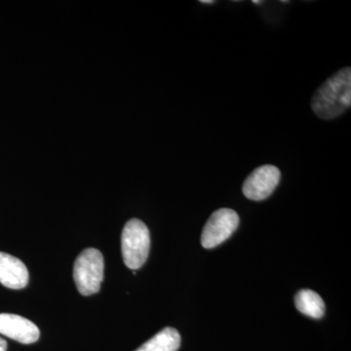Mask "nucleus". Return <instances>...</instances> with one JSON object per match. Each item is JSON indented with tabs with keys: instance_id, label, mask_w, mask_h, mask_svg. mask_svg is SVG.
Instances as JSON below:
<instances>
[{
	"instance_id": "f257e3e1",
	"label": "nucleus",
	"mask_w": 351,
	"mask_h": 351,
	"mask_svg": "<svg viewBox=\"0 0 351 351\" xmlns=\"http://www.w3.org/2000/svg\"><path fill=\"white\" fill-rule=\"evenodd\" d=\"M351 106V69L337 71L313 95L311 108L321 119H336Z\"/></svg>"
},
{
	"instance_id": "6e6552de",
	"label": "nucleus",
	"mask_w": 351,
	"mask_h": 351,
	"mask_svg": "<svg viewBox=\"0 0 351 351\" xmlns=\"http://www.w3.org/2000/svg\"><path fill=\"white\" fill-rule=\"evenodd\" d=\"M180 346V332L174 328L166 327L136 351H177Z\"/></svg>"
},
{
	"instance_id": "1a4fd4ad",
	"label": "nucleus",
	"mask_w": 351,
	"mask_h": 351,
	"mask_svg": "<svg viewBox=\"0 0 351 351\" xmlns=\"http://www.w3.org/2000/svg\"><path fill=\"white\" fill-rule=\"evenodd\" d=\"M295 304L300 313L308 317L319 319L325 313V304L317 293L301 290L295 297Z\"/></svg>"
},
{
	"instance_id": "f03ea898",
	"label": "nucleus",
	"mask_w": 351,
	"mask_h": 351,
	"mask_svg": "<svg viewBox=\"0 0 351 351\" xmlns=\"http://www.w3.org/2000/svg\"><path fill=\"white\" fill-rule=\"evenodd\" d=\"M151 234L149 228L138 219L127 221L121 235V252L124 263L132 270L140 269L149 257Z\"/></svg>"
},
{
	"instance_id": "423d86ee",
	"label": "nucleus",
	"mask_w": 351,
	"mask_h": 351,
	"mask_svg": "<svg viewBox=\"0 0 351 351\" xmlns=\"http://www.w3.org/2000/svg\"><path fill=\"white\" fill-rule=\"evenodd\" d=\"M0 334L24 345L36 343L40 336L34 322L11 313H0Z\"/></svg>"
},
{
	"instance_id": "f8f14e48",
	"label": "nucleus",
	"mask_w": 351,
	"mask_h": 351,
	"mask_svg": "<svg viewBox=\"0 0 351 351\" xmlns=\"http://www.w3.org/2000/svg\"><path fill=\"white\" fill-rule=\"evenodd\" d=\"M253 3L256 4V5H260V4L263 3V1H258V0H253Z\"/></svg>"
},
{
	"instance_id": "7ed1b4c3",
	"label": "nucleus",
	"mask_w": 351,
	"mask_h": 351,
	"mask_svg": "<svg viewBox=\"0 0 351 351\" xmlns=\"http://www.w3.org/2000/svg\"><path fill=\"white\" fill-rule=\"evenodd\" d=\"M105 263L100 251L85 249L76 258L73 265V280L78 292L83 295L97 294L104 280Z\"/></svg>"
},
{
	"instance_id": "20e7f679",
	"label": "nucleus",
	"mask_w": 351,
	"mask_h": 351,
	"mask_svg": "<svg viewBox=\"0 0 351 351\" xmlns=\"http://www.w3.org/2000/svg\"><path fill=\"white\" fill-rule=\"evenodd\" d=\"M239 226V216L234 210L228 208L215 211L201 235V244L204 248L212 249L232 237Z\"/></svg>"
},
{
	"instance_id": "9d476101",
	"label": "nucleus",
	"mask_w": 351,
	"mask_h": 351,
	"mask_svg": "<svg viewBox=\"0 0 351 351\" xmlns=\"http://www.w3.org/2000/svg\"><path fill=\"white\" fill-rule=\"evenodd\" d=\"M7 350V343L5 339H2L0 337V351H6Z\"/></svg>"
},
{
	"instance_id": "39448f33",
	"label": "nucleus",
	"mask_w": 351,
	"mask_h": 351,
	"mask_svg": "<svg viewBox=\"0 0 351 351\" xmlns=\"http://www.w3.org/2000/svg\"><path fill=\"white\" fill-rule=\"evenodd\" d=\"M281 173L274 165H263L253 171L243 184V195L248 199H267L274 193L280 181Z\"/></svg>"
},
{
	"instance_id": "0eeeda50",
	"label": "nucleus",
	"mask_w": 351,
	"mask_h": 351,
	"mask_svg": "<svg viewBox=\"0 0 351 351\" xmlns=\"http://www.w3.org/2000/svg\"><path fill=\"white\" fill-rule=\"evenodd\" d=\"M0 283L14 290L25 288L29 283V270L25 263L0 252Z\"/></svg>"
},
{
	"instance_id": "9b49d317",
	"label": "nucleus",
	"mask_w": 351,
	"mask_h": 351,
	"mask_svg": "<svg viewBox=\"0 0 351 351\" xmlns=\"http://www.w3.org/2000/svg\"><path fill=\"white\" fill-rule=\"evenodd\" d=\"M200 3H202V4H214V3H216V1H214V0H200Z\"/></svg>"
}]
</instances>
